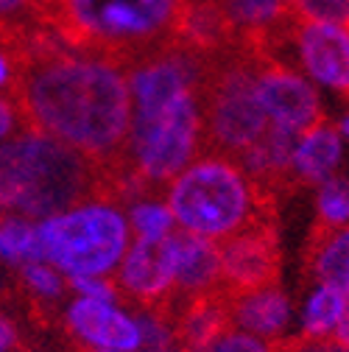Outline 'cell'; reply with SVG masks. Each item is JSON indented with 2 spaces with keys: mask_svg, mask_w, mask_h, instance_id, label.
<instances>
[{
  "mask_svg": "<svg viewBox=\"0 0 349 352\" xmlns=\"http://www.w3.org/2000/svg\"><path fill=\"white\" fill-rule=\"evenodd\" d=\"M17 51L23 70L14 96L25 126L56 138L104 170L117 165L132 120L126 62L70 45L48 28L31 34Z\"/></svg>",
  "mask_w": 349,
  "mask_h": 352,
  "instance_id": "6da1fadb",
  "label": "cell"
},
{
  "mask_svg": "<svg viewBox=\"0 0 349 352\" xmlns=\"http://www.w3.org/2000/svg\"><path fill=\"white\" fill-rule=\"evenodd\" d=\"M210 59L170 42L126 62L128 120L117 165L148 188H162L207 151L201 87Z\"/></svg>",
  "mask_w": 349,
  "mask_h": 352,
  "instance_id": "7a4b0ae2",
  "label": "cell"
},
{
  "mask_svg": "<svg viewBox=\"0 0 349 352\" xmlns=\"http://www.w3.org/2000/svg\"><path fill=\"white\" fill-rule=\"evenodd\" d=\"M90 157L39 129L23 126L0 146V212L45 221L106 182Z\"/></svg>",
  "mask_w": 349,
  "mask_h": 352,
  "instance_id": "3957f363",
  "label": "cell"
},
{
  "mask_svg": "<svg viewBox=\"0 0 349 352\" xmlns=\"http://www.w3.org/2000/svg\"><path fill=\"white\" fill-rule=\"evenodd\" d=\"M162 196L173 212L177 232L221 246L238 232L263 221V188L243 170L238 157L201 151L170 182Z\"/></svg>",
  "mask_w": 349,
  "mask_h": 352,
  "instance_id": "277c9868",
  "label": "cell"
},
{
  "mask_svg": "<svg viewBox=\"0 0 349 352\" xmlns=\"http://www.w3.org/2000/svg\"><path fill=\"white\" fill-rule=\"evenodd\" d=\"M185 0H45L42 28L123 62L177 42Z\"/></svg>",
  "mask_w": 349,
  "mask_h": 352,
  "instance_id": "5b68a950",
  "label": "cell"
},
{
  "mask_svg": "<svg viewBox=\"0 0 349 352\" xmlns=\"http://www.w3.org/2000/svg\"><path fill=\"white\" fill-rule=\"evenodd\" d=\"M42 257L67 277H115L132 246L123 201L104 185L39 221Z\"/></svg>",
  "mask_w": 349,
  "mask_h": 352,
  "instance_id": "8992f818",
  "label": "cell"
},
{
  "mask_svg": "<svg viewBox=\"0 0 349 352\" xmlns=\"http://www.w3.org/2000/svg\"><path fill=\"white\" fill-rule=\"evenodd\" d=\"M260 54L229 48L210 59L201 87L207 148L240 157L269 129L266 112L257 98Z\"/></svg>",
  "mask_w": 349,
  "mask_h": 352,
  "instance_id": "52a82bcc",
  "label": "cell"
},
{
  "mask_svg": "<svg viewBox=\"0 0 349 352\" xmlns=\"http://www.w3.org/2000/svg\"><path fill=\"white\" fill-rule=\"evenodd\" d=\"M62 330L84 352H143L140 307L126 302L120 294L112 296H76L59 307Z\"/></svg>",
  "mask_w": 349,
  "mask_h": 352,
  "instance_id": "ba28073f",
  "label": "cell"
},
{
  "mask_svg": "<svg viewBox=\"0 0 349 352\" xmlns=\"http://www.w3.org/2000/svg\"><path fill=\"white\" fill-rule=\"evenodd\" d=\"M280 51L322 93L349 104V28L333 23L296 20L288 28ZM280 51L274 56H280Z\"/></svg>",
  "mask_w": 349,
  "mask_h": 352,
  "instance_id": "9c48e42d",
  "label": "cell"
},
{
  "mask_svg": "<svg viewBox=\"0 0 349 352\" xmlns=\"http://www.w3.org/2000/svg\"><path fill=\"white\" fill-rule=\"evenodd\" d=\"M257 98L269 129H280L293 138L327 118L324 93L277 56H260L257 62Z\"/></svg>",
  "mask_w": 349,
  "mask_h": 352,
  "instance_id": "30bf717a",
  "label": "cell"
},
{
  "mask_svg": "<svg viewBox=\"0 0 349 352\" xmlns=\"http://www.w3.org/2000/svg\"><path fill=\"white\" fill-rule=\"evenodd\" d=\"M224 299L232 327L280 346L296 336V299L277 280L224 294Z\"/></svg>",
  "mask_w": 349,
  "mask_h": 352,
  "instance_id": "8fae6325",
  "label": "cell"
},
{
  "mask_svg": "<svg viewBox=\"0 0 349 352\" xmlns=\"http://www.w3.org/2000/svg\"><path fill=\"white\" fill-rule=\"evenodd\" d=\"M170 241V238H168ZM137 243L132 241L115 272V285L126 302L137 307L173 305V263L170 243Z\"/></svg>",
  "mask_w": 349,
  "mask_h": 352,
  "instance_id": "7c38bea8",
  "label": "cell"
},
{
  "mask_svg": "<svg viewBox=\"0 0 349 352\" xmlns=\"http://www.w3.org/2000/svg\"><path fill=\"white\" fill-rule=\"evenodd\" d=\"M280 266L277 241L266 221H260L221 243V283L224 294L274 283Z\"/></svg>",
  "mask_w": 349,
  "mask_h": 352,
  "instance_id": "4fadbf2b",
  "label": "cell"
},
{
  "mask_svg": "<svg viewBox=\"0 0 349 352\" xmlns=\"http://www.w3.org/2000/svg\"><path fill=\"white\" fill-rule=\"evenodd\" d=\"M173 263V305L224 294L221 283V246L196 235H170Z\"/></svg>",
  "mask_w": 349,
  "mask_h": 352,
  "instance_id": "5bb4252c",
  "label": "cell"
},
{
  "mask_svg": "<svg viewBox=\"0 0 349 352\" xmlns=\"http://www.w3.org/2000/svg\"><path fill=\"white\" fill-rule=\"evenodd\" d=\"M349 170V148L333 120H322L293 138L288 179L304 188H316L333 176Z\"/></svg>",
  "mask_w": 349,
  "mask_h": 352,
  "instance_id": "9a60e30c",
  "label": "cell"
},
{
  "mask_svg": "<svg viewBox=\"0 0 349 352\" xmlns=\"http://www.w3.org/2000/svg\"><path fill=\"white\" fill-rule=\"evenodd\" d=\"M346 305L349 296L344 291L313 280L296 302V336L308 341H333Z\"/></svg>",
  "mask_w": 349,
  "mask_h": 352,
  "instance_id": "2e32d148",
  "label": "cell"
},
{
  "mask_svg": "<svg viewBox=\"0 0 349 352\" xmlns=\"http://www.w3.org/2000/svg\"><path fill=\"white\" fill-rule=\"evenodd\" d=\"M170 314H173V324H177V341L188 352L204 349L215 336H221L229 327L224 294L179 302L177 311H170Z\"/></svg>",
  "mask_w": 349,
  "mask_h": 352,
  "instance_id": "e0dca14e",
  "label": "cell"
},
{
  "mask_svg": "<svg viewBox=\"0 0 349 352\" xmlns=\"http://www.w3.org/2000/svg\"><path fill=\"white\" fill-rule=\"evenodd\" d=\"M291 148H293V135H285L280 129H266L263 135L238 157V162L243 165V170L251 179L266 190L269 185L288 179Z\"/></svg>",
  "mask_w": 349,
  "mask_h": 352,
  "instance_id": "ac0fdd59",
  "label": "cell"
},
{
  "mask_svg": "<svg viewBox=\"0 0 349 352\" xmlns=\"http://www.w3.org/2000/svg\"><path fill=\"white\" fill-rule=\"evenodd\" d=\"M126 207V221L132 230V241L137 243H162L177 232L173 212L157 188H143L132 196L120 199Z\"/></svg>",
  "mask_w": 349,
  "mask_h": 352,
  "instance_id": "d6986e66",
  "label": "cell"
},
{
  "mask_svg": "<svg viewBox=\"0 0 349 352\" xmlns=\"http://www.w3.org/2000/svg\"><path fill=\"white\" fill-rule=\"evenodd\" d=\"M308 269L313 280L335 285L349 296V227L322 230L316 235Z\"/></svg>",
  "mask_w": 349,
  "mask_h": 352,
  "instance_id": "ffe728a7",
  "label": "cell"
},
{
  "mask_svg": "<svg viewBox=\"0 0 349 352\" xmlns=\"http://www.w3.org/2000/svg\"><path fill=\"white\" fill-rule=\"evenodd\" d=\"M36 257H42L39 224L23 215L0 212V269L17 272Z\"/></svg>",
  "mask_w": 349,
  "mask_h": 352,
  "instance_id": "44dd1931",
  "label": "cell"
},
{
  "mask_svg": "<svg viewBox=\"0 0 349 352\" xmlns=\"http://www.w3.org/2000/svg\"><path fill=\"white\" fill-rule=\"evenodd\" d=\"M17 283L23 288V294L42 307H62V302L70 294V280L54 266L51 260L36 257L25 266H20L17 272Z\"/></svg>",
  "mask_w": 349,
  "mask_h": 352,
  "instance_id": "7402d4cb",
  "label": "cell"
},
{
  "mask_svg": "<svg viewBox=\"0 0 349 352\" xmlns=\"http://www.w3.org/2000/svg\"><path fill=\"white\" fill-rule=\"evenodd\" d=\"M313 215L319 230L349 227V170L313 188Z\"/></svg>",
  "mask_w": 349,
  "mask_h": 352,
  "instance_id": "603a6c76",
  "label": "cell"
},
{
  "mask_svg": "<svg viewBox=\"0 0 349 352\" xmlns=\"http://www.w3.org/2000/svg\"><path fill=\"white\" fill-rule=\"evenodd\" d=\"M140 327H143V352L159 349L177 341V324L168 307H140Z\"/></svg>",
  "mask_w": 349,
  "mask_h": 352,
  "instance_id": "cb8c5ba5",
  "label": "cell"
},
{
  "mask_svg": "<svg viewBox=\"0 0 349 352\" xmlns=\"http://www.w3.org/2000/svg\"><path fill=\"white\" fill-rule=\"evenodd\" d=\"M291 12L296 20L333 23L349 28V0H291Z\"/></svg>",
  "mask_w": 349,
  "mask_h": 352,
  "instance_id": "d4e9b609",
  "label": "cell"
},
{
  "mask_svg": "<svg viewBox=\"0 0 349 352\" xmlns=\"http://www.w3.org/2000/svg\"><path fill=\"white\" fill-rule=\"evenodd\" d=\"M199 352H285L280 344H271V341H263L257 336H249L238 327H227L221 336H215L204 349Z\"/></svg>",
  "mask_w": 349,
  "mask_h": 352,
  "instance_id": "484cf974",
  "label": "cell"
},
{
  "mask_svg": "<svg viewBox=\"0 0 349 352\" xmlns=\"http://www.w3.org/2000/svg\"><path fill=\"white\" fill-rule=\"evenodd\" d=\"M42 6H45V0H0V28L17 34L31 17L39 20L42 28Z\"/></svg>",
  "mask_w": 349,
  "mask_h": 352,
  "instance_id": "4316f807",
  "label": "cell"
},
{
  "mask_svg": "<svg viewBox=\"0 0 349 352\" xmlns=\"http://www.w3.org/2000/svg\"><path fill=\"white\" fill-rule=\"evenodd\" d=\"M25 126L20 101L14 93H0V146L9 143L17 131Z\"/></svg>",
  "mask_w": 349,
  "mask_h": 352,
  "instance_id": "83f0119b",
  "label": "cell"
},
{
  "mask_svg": "<svg viewBox=\"0 0 349 352\" xmlns=\"http://www.w3.org/2000/svg\"><path fill=\"white\" fill-rule=\"evenodd\" d=\"M23 70V56L12 45V39L0 42V93H14Z\"/></svg>",
  "mask_w": 349,
  "mask_h": 352,
  "instance_id": "f1b7e54d",
  "label": "cell"
},
{
  "mask_svg": "<svg viewBox=\"0 0 349 352\" xmlns=\"http://www.w3.org/2000/svg\"><path fill=\"white\" fill-rule=\"evenodd\" d=\"M23 327L14 319V314H9L3 305H0V352H23Z\"/></svg>",
  "mask_w": 349,
  "mask_h": 352,
  "instance_id": "f546056e",
  "label": "cell"
},
{
  "mask_svg": "<svg viewBox=\"0 0 349 352\" xmlns=\"http://www.w3.org/2000/svg\"><path fill=\"white\" fill-rule=\"evenodd\" d=\"M288 352H346V349H341L335 341H308V338H299Z\"/></svg>",
  "mask_w": 349,
  "mask_h": 352,
  "instance_id": "4dcf8cb0",
  "label": "cell"
},
{
  "mask_svg": "<svg viewBox=\"0 0 349 352\" xmlns=\"http://www.w3.org/2000/svg\"><path fill=\"white\" fill-rule=\"evenodd\" d=\"M341 349H346L349 352V305H346V314H344V319H341V324H338V333H335V338H333Z\"/></svg>",
  "mask_w": 349,
  "mask_h": 352,
  "instance_id": "1f68e13d",
  "label": "cell"
},
{
  "mask_svg": "<svg viewBox=\"0 0 349 352\" xmlns=\"http://www.w3.org/2000/svg\"><path fill=\"white\" fill-rule=\"evenodd\" d=\"M333 123H335V129L341 131V138H344V143H346V148H349V104H346V109H344Z\"/></svg>",
  "mask_w": 349,
  "mask_h": 352,
  "instance_id": "d6a6232c",
  "label": "cell"
},
{
  "mask_svg": "<svg viewBox=\"0 0 349 352\" xmlns=\"http://www.w3.org/2000/svg\"><path fill=\"white\" fill-rule=\"evenodd\" d=\"M148 352H188L182 344H168V346H159V349H148Z\"/></svg>",
  "mask_w": 349,
  "mask_h": 352,
  "instance_id": "836d02e7",
  "label": "cell"
},
{
  "mask_svg": "<svg viewBox=\"0 0 349 352\" xmlns=\"http://www.w3.org/2000/svg\"><path fill=\"white\" fill-rule=\"evenodd\" d=\"M6 294V277H3V269H0V299Z\"/></svg>",
  "mask_w": 349,
  "mask_h": 352,
  "instance_id": "e575fe53",
  "label": "cell"
},
{
  "mask_svg": "<svg viewBox=\"0 0 349 352\" xmlns=\"http://www.w3.org/2000/svg\"><path fill=\"white\" fill-rule=\"evenodd\" d=\"M23 352H39V349H23Z\"/></svg>",
  "mask_w": 349,
  "mask_h": 352,
  "instance_id": "d590c367",
  "label": "cell"
},
{
  "mask_svg": "<svg viewBox=\"0 0 349 352\" xmlns=\"http://www.w3.org/2000/svg\"><path fill=\"white\" fill-rule=\"evenodd\" d=\"M285 3H288V6H291V0H285Z\"/></svg>",
  "mask_w": 349,
  "mask_h": 352,
  "instance_id": "8d00e7d4",
  "label": "cell"
}]
</instances>
